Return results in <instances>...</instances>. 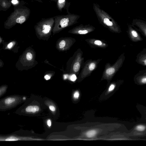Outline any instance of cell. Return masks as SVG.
<instances>
[{
    "instance_id": "obj_1",
    "label": "cell",
    "mask_w": 146,
    "mask_h": 146,
    "mask_svg": "<svg viewBox=\"0 0 146 146\" xmlns=\"http://www.w3.org/2000/svg\"><path fill=\"white\" fill-rule=\"evenodd\" d=\"M30 13V10L28 9H16L8 18L6 24L10 26L16 23L21 24L28 19Z\"/></svg>"
},
{
    "instance_id": "obj_2",
    "label": "cell",
    "mask_w": 146,
    "mask_h": 146,
    "mask_svg": "<svg viewBox=\"0 0 146 146\" xmlns=\"http://www.w3.org/2000/svg\"><path fill=\"white\" fill-rule=\"evenodd\" d=\"M127 32L130 40L134 42H138L143 40L138 31L131 24L127 26Z\"/></svg>"
},
{
    "instance_id": "obj_3",
    "label": "cell",
    "mask_w": 146,
    "mask_h": 146,
    "mask_svg": "<svg viewBox=\"0 0 146 146\" xmlns=\"http://www.w3.org/2000/svg\"><path fill=\"white\" fill-rule=\"evenodd\" d=\"M131 25L146 38V21L140 19H134L133 20Z\"/></svg>"
},
{
    "instance_id": "obj_4",
    "label": "cell",
    "mask_w": 146,
    "mask_h": 146,
    "mask_svg": "<svg viewBox=\"0 0 146 146\" xmlns=\"http://www.w3.org/2000/svg\"><path fill=\"white\" fill-rule=\"evenodd\" d=\"M134 81L139 85L146 84V69L140 70L134 76Z\"/></svg>"
},
{
    "instance_id": "obj_5",
    "label": "cell",
    "mask_w": 146,
    "mask_h": 146,
    "mask_svg": "<svg viewBox=\"0 0 146 146\" xmlns=\"http://www.w3.org/2000/svg\"><path fill=\"white\" fill-rule=\"evenodd\" d=\"M136 62L141 65L146 66V48H144L136 56Z\"/></svg>"
},
{
    "instance_id": "obj_6",
    "label": "cell",
    "mask_w": 146,
    "mask_h": 146,
    "mask_svg": "<svg viewBox=\"0 0 146 146\" xmlns=\"http://www.w3.org/2000/svg\"><path fill=\"white\" fill-rule=\"evenodd\" d=\"M54 19L56 24L58 25V27L60 28L66 27L70 22L69 19L67 17H55Z\"/></svg>"
},
{
    "instance_id": "obj_7",
    "label": "cell",
    "mask_w": 146,
    "mask_h": 146,
    "mask_svg": "<svg viewBox=\"0 0 146 146\" xmlns=\"http://www.w3.org/2000/svg\"><path fill=\"white\" fill-rule=\"evenodd\" d=\"M11 3L8 0H0L1 8L3 9H6L10 7Z\"/></svg>"
},
{
    "instance_id": "obj_8",
    "label": "cell",
    "mask_w": 146,
    "mask_h": 146,
    "mask_svg": "<svg viewBox=\"0 0 146 146\" xmlns=\"http://www.w3.org/2000/svg\"><path fill=\"white\" fill-rule=\"evenodd\" d=\"M135 129L137 131L143 132L146 130V126L143 124H139L135 127Z\"/></svg>"
},
{
    "instance_id": "obj_9",
    "label": "cell",
    "mask_w": 146,
    "mask_h": 146,
    "mask_svg": "<svg viewBox=\"0 0 146 146\" xmlns=\"http://www.w3.org/2000/svg\"><path fill=\"white\" fill-rule=\"evenodd\" d=\"M97 133L95 130H92L87 131L86 133V135L89 138H91L94 137Z\"/></svg>"
},
{
    "instance_id": "obj_10",
    "label": "cell",
    "mask_w": 146,
    "mask_h": 146,
    "mask_svg": "<svg viewBox=\"0 0 146 146\" xmlns=\"http://www.w3.org/2000/svg\"><path fill=\"white\" fill-rule=\"evenodd\" d=\"M116 69L113 67H111L108 69L106 71V74L108 75L113 74L115 72Z\"/></svg>"
},
{
    "instance_id": "obj_11",
    "label": "cell",
    "mask_w": 146,
    "mask_h": 146,
    "mask_svg": "<svg viewBox=\"0 0 146 146\" xmlns=\"http://www.w3.org/2000/svg\"><path fill=\"white\" fill-rule=\"evenodd\" d=\"M15 101V99L14 98H6L5 100V104H9L13 103Z\"/></svg>"
},
{
    "instance_id": "obj_12",
    "label": "cell",
    "mask_w": 146,
    "mask_h": 146,
    "mask_svg": "<svg viewBox=\"0 0 146 146\" xmlns=\"http://www.w3.org/2000/svg\"><path fill=\"white\" fill-rule=\"evenodd\" d=\"M80 67V65L79 63L78 62L75 63L73 66V69L74 71L77 72L79 70Z\"/></svg>"
},
{
    "instance_id": "obj_13",
    "label": "cell",
    "mask_w": 146,
    "mask_h": 146,
    "mask_svg": "<svg viewBox=\"0 0 146 146\" xmlns=\"http://www.w3.org/2000/svg\"><path fill=\"white\" fill-rule=\"evenodd\" d=\"M33 109V106H27L25 109V111L27 112H32Z\"/></svg>"
},
{
    "instance_id": "obj_14",
    "label": "cell",
    "mask_w": 146,
    "mask_h": 146,
    "mask_svg": "<svg viewBox=\"0 0 146 146\" xmlns=\"http://www.w3.org/2000/svg\"><path fill=\"white\" fill-rule=\"evenodd\" d=\"M65 42L64 40H62L59 43V45L60 48H62L64 47L65 45Z\"/></svg>"
},
{
    "instance_id": "obj_15",
    "label": "cell",
    "mask_w": 146,
    "mask_h": 146,
    "mask_svg": "<svg viewBox=\"0 0 146 146\" xmlns=\"http://www.w3.org/2000/svg\"><path fill=\"white\" fill-rule=\"evenodd\" d=\"M80 94L78 91L75 92L73 94V97L75 99H77L79 96Z\"/></svg>"
},
{
    "instance_id": "obj_16",
    "label": "cell",
    "mask_w": 146,
    "mask_h": 146,
    "mask_svg": "<svg viewBox=\"0 0 146 146\" xmlns=\"http://www.w3.org/2000/svg\"><path fill=\"white\" fill-rule=\"evenodd\" d=\"M95 64L94 63H92L89 65V68L90 70H92L95 68Z\"/></svg>"
},
{
    "instance_id": "obj_17",
    "label": "cell",
    "mask_w": 146,
    "mask_h": 146,
    "mask_svg": "<svg viewBox=\"0 0 146 146\" xmlns=\"http://www.w3.org/2000/svg\"><path fill=\"white\" fill-rule=\"evenodd\" d=\"M26 58L28 60H31L32 58V54L30 52H28L26 54Z\"/></svg>"
},
{
    "instance_id": "obj_18",
    "label": "cell",
    "mask_w": 146,
    "mask_h": 146,
    "mask_svg": "<svg viewBox=\"0 0 146 146\" xmlns=\"http://www.w3.org/2000/svg\"><path fill=\"white\" fill-rule=\"evenodd\" d=\"M88 31L87 30H80L78 31V33L80 34H85L87 33Z\"/></svg>"
},
{
    "instance_id": "obj_19",
    "label": "cell",
    "mask_w": 146,
    "mask_h": 146,
    "mask_svg": "<svg viewBox=\"0 0 146 146\" xmlns=\"http://www.w3.org/2000/svg\"><path fill=\"white\" fill-rule=\"evenodd\" d=\"M39 110V108L38 106H33V109L32 113H34L38 111Z\"/></svg>"
},
{
    "instance_id": "obj_20",
    "label": "cell",
    "mask_w": 146,
    "mask_h": 146,
    "mask_svg": "<svg viewBox=\"0 0 146 146\" xmlns=\"http://www.w3.org/2000/svg\"><path fill=\"white\" fill-rule=\"evenodd\" d=\"M76 79V76L75 74H73L72 75L70 78V80L73 81H75Z\"/></svg>"
},
{
    "instance_id": "obj_21",
    "label": "cell",
    "mask_w": 146,
    "mask_h": 146,
    "mask_svg": "<svg viewBox=\"0 0 146 146\" xmlns=\"http://www.w3.org/2000/svg\"><path fill=\"white\" fill-rule=\"evenodd\" d=\"M94 43L95 44L98 45H101L102 44V42L101 41L98 40H95Z\"/></svg>"
},
{
    "instance_id": "obj_22",
    "label": "cell",
    "mask_w": 146,
    "mask_h": 146,
    "mask_svg": "<svg viewBox=\"0 0 146 146\" xmlns=\"http://www.w3.org/2000/svg\"><path fill=\"white\" fill-rule=\"evenodd\" d=\"M115 87V86L113 84H111L109 89V91H111L112 90H113L114 88Z\"/></svg>"
},
{
    "instance_id": "obj_23",
    "label": "cell",
    "mask_w": 146,
    "mask_h": 146,
    "mask_svg": "<svg viewBox=\"0 0 146 146\" xmlns=\"http://www.w3.org/2000/svg\"><path fill=\"white\" fill-rule=\"evenodd\" d=\"M49 108L52 111H54L56 110L55 107L53 106H49Z\"/></svg>"
},
{
    "instance_id": "obj_24",
    "label": "cell",
    "mask_w": 146,
    "mask_h": 146,
    "mask_svg": "<svg viewBox=\"0 0 146 146\" xmlns=\"http://www.w3.org/2000/svg\"><path fill=\"white\" fill-rule=\"evenodd\" d=\"M16 138H15L14 137L13 138V137H11L10 138H9V139H6V141H15L17 140V139Z\"/></svg>"
},
{
    "instance_id": "obj_25",
    "label": "cell",
    "mask_w": 146,
    "mask_h": 146,
    "mask_svg": "<svg viewBox=\"0 0 146 146\" xmlns=\"http://www.w3.org/2000/svg\"><path fill=\"white\" fill-rule=\"evenodd\" d=\"M18 1L17 0H12L11 1V3L13 4H16L18 3Z\"/></svg>"
},
{
    "instance_id": "obj_26",
    "label": "cell",
    "mask_w": 146,
    "mask_h": 146,
    "mask_svg": "<svg viewBox=\"0 0 146 146\" xmlns=\"http://www.w3.org/2000/svg\"><path fill=\"white\" fill-rule=\"evenodd\" d=\"M47 124L48 126L50 127L51 125V121L50 119H48L47 121Z\"/></svg>"
},
{
    "instance_id": "obj_27",
    "label": "cell",
    "mask_w": 146,
    "mask_h": 146,
    "mask_svg": "<svg viewBox=\"0 0 146 146\" xmlns=\"http://www.w3.org/2000/svg\"><path fill=\"white\" fill-rule=\"evenodd\" d=\"M44 78L46 80H48L50 78V77L48 75H46L44 76Z\"/></svg>"
},
{
    "instance_id": "obj_28",
    "label": "cell",
    "mask_w": 146,
    "mask_h": 146,
    "mask_svg": "<svg viewBox=\"0 0 146 146\" xmlns=\"http://www.w3.org/2000/svg\"><path fill=\"white\" fill-rule=\"evenodd\" d=\"M13 45V44L12 42H10V43H9L7 45V47L9 48H11Z\"/></svg>"
},
{
    "instance_id": "obj_29",
    "label": "cell",
    "mask_w": 146,
    "mask_h": 146,
    "mask_svg": "<svg viewBox=\"0 0 146 146\" xmlns=\"http://www.w3.org/2000/svg\"><path fill=\"white\" fill-rule=\"evenodd\" d=\"M65 1V0H59L58 2L59 3H61L63 2H64Z\"/></svg>"
},
{
    "instance_id": "obj_30",
    "label": "cell",
    "mask_w": 146,
    "mask_h": 146,
    "mask_svg": "<svg viewBox=\"0 0 146 146\" xmlns=\"http://www.w3.org/2000/svg\"><path fill=\"white\" fill-rule=\"evenodd\" d=\"M35 0V1H36L40 2H42V1H41V0Z\"/></svg>"
},
{
    "instance_id": "obj_31",
    "label": "cell",
    "mask_w": 146,
    "mask_h": 146,
    "mask_svg": "<svg viewBox=\"0 0 146 146\" xmlns=\"http://www.w3.org/2000/svg\"><path fill=\"white\" fill-rule=\"evenodd\" d=\"M23 99L24 100H25V99H26V98H25V97H24L23 98Z\"/></svg>"
}]
</instances>
